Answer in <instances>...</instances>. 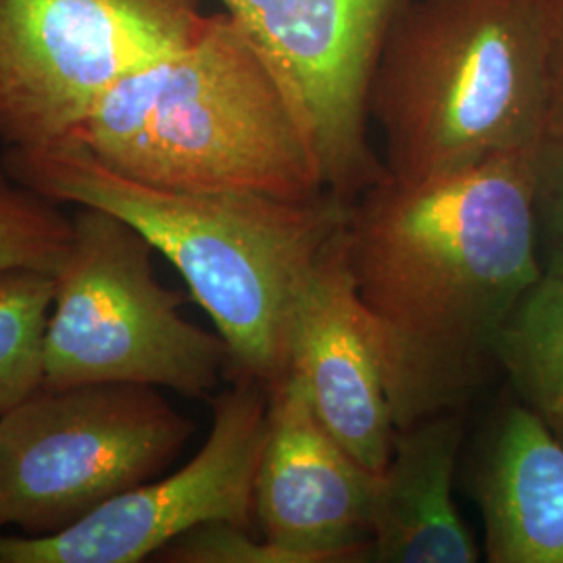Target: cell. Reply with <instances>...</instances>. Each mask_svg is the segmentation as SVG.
Returning <instances> with one entry per match:
<instances>
[{
    "label": "cell",
    "mask_w": 563,
    "mask_h": 563,
    "mask_svg": "<svg viewBox=\"0 0 563 563\" xmlns=\"http://www.w3.org/2000/svg\"><path fill=\"white\" fill-rule=\"evenodd\" d=\"M280 78L309 136L323 186L353 202L386 176L374 155L369 88L409 0H222Z\"/></svg>",
    "instance_id": "ba28073f"
},
{
    "label": "cell",
    "mask_w": 563,
    "mask_h": 563,
    "mask_svg": "<svg viewBox=\"0 0 563 563\" xmlns=\"http://www.w3.org/2000/svg\"><path fill=\"white\" fill-rule=\"evenodd\" d=\"M463 432V409L397 428L376 476L369 562H478L481 547L453 499Z\"/></svg>",
    "instance_id": "7c38bea8"
},
{
    "label": "cell",
    "mask_w": 563,
    "mask_h": 563,
    "mask_svg": "<svg viewBox=\"0 0 563 563\" xmlns=\"http://www.w3.org/2000/svg\"><path fill=\"white\" fill-rule=\"evenodd\" d=\"M69 141L163 190L284 201L328 192L280 78L228 11L178 53L121 78Z\"/></svg>",
    "instance_id": "3957f363"
},
{
    "label": "cell",
    "mask_w": 563,
    "mask_h": 563,
    "mask_svg": "<svg viewBox=\"0 0 563 563\" xmlns=\"http://www.w3.org/2000/svg\"><path fill=\"white\" fill-rule=\"evenodd\" d=\"M55 276L0 272V416L34 397L44 383V342Z\"/></svg>",
    "instance_id": "9a60e30c"
},
{
    "label": "cell",
    "mask_w": 563,
    "mask_h": 563,
    "mask_svg": "<svg viewBox=\"0 0 563 563\" xmlns=\"http://www.w3.org/2000/svg\"><path fill=\"white\" fill-rule=\"evenodd\" d=\"M534 211L543 274L563 278V123L549 128L537 146Z\"/></svg>",
    "instance_id": "ac0fdd59"
},
{
    "label": "cell",
    "mask_w": 563,
    "mask_h": 563,
    "mask_svg": "<svg viewBox=\"0 0 563 563\" xmlns=\"http://www.w3.org/2000/svg\"><path fill=\"white\" fill-rule=\"evenodd\" d=\"M201 0H0V141H69L125 76L199 36Z\"/></svg>",
    "instance_id": "52a82bcc"
},
{
    "label": "cell",
    "mask_w": 563,
    "mask_h": 563,
    "mask_svg": "<svg viewBox=\"0 0 563 563\" xmlns=\"http://www.w3.org/2000/svg\"><path fill=\"white\" fill-rule=\"evenodd\" d=\"M7 172L59 205L104 209L134 225L180 272L228 346L230 378L267 388L290 374L297 305L346 223L325 192L284 201L239 192H178L123 178L78 142L7 148Z\"/></svg>",
    "instance_id": "7a4b0ae2"
},
{
    "label": "cell",
    "mask_w": 563,
    "mask_h": 563,
    "mask_svg": "<svg viewBox=\"0 0 563 563\" xmlns=\"http://www.w3.org/2000/svg\"><path fill=\"white\" fill-rule=\"evenodd\" d=\"M74 218L59 202L15 180L0 162V272L36 269L55 276L67 257Z\"/></svg>",
    "instance_id": "2e32d148"
},
{
    "label": "cell",
    "mask_w": 563,
    "mask_h": 563,
    "mask_svg": "<svg viewBox=\"0 0 563 563\" xmlns=\"http://www.w3.org/2000/svg\"><path fill=\"white\" fill-rule=\"evenodd\" d=\"M153 253L134 225L104 209L74 216L55 274L42 388L136 383L205 397L220 386L225 342L181 316L184 295L157 280Z\"/></svg>",
    "instance_id": "5b68a950"
},
{
    "label": "cell",
    "mask_w": 563,
    "mask_h": 563,
    "mask_svg": "<svg viewBox=\"0 0 563 563\" xmlns=\"http://www.w3.org/2000/svg\"><path fill=\"white\" fill-rule=\"evenodd\" d=\"M234 523H205L188 530L157 553L162 562L172 563H301V560L278 544L255 539Z\"/></svg>",
    "instance_id": "e0dca14e"
},
{
    "label": "cell",
    "mask_w": 563,
    "mask_h": 563,
    "mask_svg": "<svg viewBox=\"0 0 563 563\" xmlns=\"http://www.w3.org/2000/svg\"><path fill=\"white\" fill-rule=\"evenodd\" d=\"M497 365L520 402L563 443V278L543 274L507 318Z\"/></svg>",
    "instance_id": "5bb4252c"
},
{
    "label": "cell",
    "mask_w": 563,
    "mask_h": 563,
    "mask_svg": "<svg viewBox=\"0 0 563 563\" xmlns=\"http://www.w3.org/2000/svg\"><path fill=\"white\" fill-rule=\"evenodd\" d=\"M376 476L323 428L297 374L269 388L255 483L267 541L301 563L369 562Z\"/></svg>",
    "instance_id": "30bf717a"
},
{
    "label": "cell",
    "mask_w": 563,
    "mask_h": 563,
    "mask_svg": "<svg viewBox=\"0 0 563 563\" xmlns=\"http://www.w3.org/2000/svg\"><path fill=\"white\" fill-rule=\"evenodd\" d=\"M290 372L305 384L323 428L369 472L380 474L397 426L380 357L349 274L344 228L302 288Z\"/></svg>",
    "instance_id": "8fae6325"
},
{
    "label": "cell",
    "mask_w": 563,
    "mask_h": 563,
    "mask_svg": "<svg viewBox=\"0 0 563 563\" xmlns=\"http://www.w3.org/2000/svg\"><path fill=\"white\" fill-rule=\"evenodd\" d=\"M490 563H563V443L526 405L495 423L472 478Z\"/></svg>",
    "instance_id": "4fadbf2b"
},
{
    "label": "cell",
    "mask_w": 563,
    "mask_h": 563,
    "mask_svg": "<svg viewBox=\"0 0 563 563\" xmlns=\"http://www.w3.org/2000/svg\"><path fill=\"white\" fill-rule=\"evenodd\" d=\"M367 111L399 181L539 146L549 121L541 0H409L384 42Z\"/></svg>",
    "instance_id": "277c9868"
},
{
    "label": "cell",
    "mask_w": 563,
    "mask_h": 563,
    "mask_svg": "<svg viewBox=\"0 0 563 563\" xmlns=\"http://www.w3.org/2000/svg\"><path fill=\"white\" fill-rule=\"evenodd\" d=\"M232 383L213 399L201 451L176 474L123 493L57 534L0 537V563H139L205 523L253 530L269 388Z\"/></svg>",
    "instance_id": "9c48e42d"
},
{
    "label": "cell",
    "mask_w": 563,
    "mask_h": 563,
    "mask_svg": "<svg viewBox=\"0 0 563 563\" xmlns=\"http://www.w3.org/2000/svg\"><path fill=\"white\" fill-rule=\"evenodd\" d=\"M537 146L422 181L388 174L344 223L349 274L376 344L395 426L463 409L497 341L543 276Z\"/></svg>",
    "instance_id": "6da1fadb"
},
{
    "label": "cell",
    "mask_w": 563,
    "mask_h": 563,
    "mask_svg": "<svg viewBox=\"0 0 563 563\" xmlns=\"http://www.w3.org/2000/svg\"><path fill=\"white\" fill-rule=\"evenodd\" d=\"M195 422L157 386L41 388L0 416V528L51 537L157 478Z\"/></svg>",
    "instance_id": "8992f818"
},
{
    "label": "cell",
    "mask_w": 563,
    "mask_h": 563,
    "mask_svg": "<svg viewBox=\"0 0 563 563\" xmlns=\"http://www.w3.org/2000/svg\"><path fill=\"white\" fill-rule=\"evenodd\" d=\"M541 9L549 44V130L563 123V0H541Z\"/></svg>",
    "instance_id": "d6986e66"
}]
</instances>
